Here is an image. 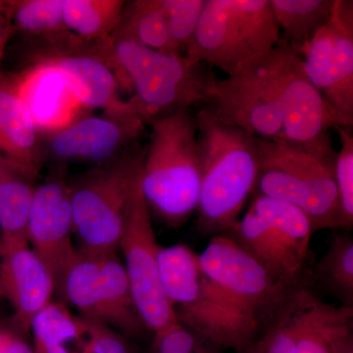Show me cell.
<instances>
[{
    "mask_svg": "<svg viewBox=\"0 0 353 353\" xmlns=\"http://www.w3.org/2000/svg\"><path fill=\"white\" fill-rule=\"evenodd\" d=\"M162 285L176 321L216 348L252 352L263 324L202 270L187 245L160 246Z\"/></svg>",
    "mask_w": 353,
    "mask_h": 353,
    "instance_id": "6da1fadb",
    "label": "cell"
},
{
    "mask_svg": "<svg viewBox=\"0 0 353 353\" xmlns=\"http://www.w3.org/2000/svg\"><path fill=\"white\" fill-rule=\"evenodd\" d=\"M201 187L197 228L204 234H222L240 219L254 192L259 168V139L219 119L209 109L196 111Z\"/></svg>",
    "mask_w": 353,
    "mask_h": 353,
    "instance_id": "7a4b0ae2",
    "label": "cell"
},
{
    "mask_svg": "<svg viewBox=\"0 0 353 353\" xmlns=\"http://www.w3.org/2000/svg\"><path fill=\"white\" fill-rule=\"evenodd\" d=\"M148 121L152 134L143 155L141 190L150 213L167 226H182L197 211L201 194L196 113L178 109Z\"/></svg>",
    "mask_w": 353,
    "mask_h": 353,
    "instance_id": "3957f363",
    "label": "cell"
},
{
    "mask_svg": "<svg viewBox=\"0 0 353 353\" xmlns=\"http://www.w3.org/2000/svg\"><path fill=\"white\" fill-rule=\"evenodd\" d=\"M97 57L113 70L120 87L134 90L143 119L201 108L216 76L208 65L152 50L129 39L110 37L97 43Z\"/></svg>",
    "mask_w": 353,
    "mask_h": 353,
    "instance_id": "277c9868",
    "label": "cell"
},
{
    "mask_svg": "<svg viewBox=\"0 0 353 353\" xmlns=\"http://www.w3.org/2000/svg\"><path fill=\"white\" fill-rule=\"evenodd\" d=\"M145 152L134 145L81 176L71 190L73 233L79 252L117 254L128 210L141 181Z\"/></svg>",
    "mask_w": 353,
    "mask_h": 353,
    "instance_id": "5b68a950",
    "label": "cell"
},
{
    "mask_svg": "<svg viewBox=\"0 0 353 353\" xmlns=\"http://www.w3.org/2000/svg\"><path fill=\"white\" fill-rule=\"evenodd\" d=\"M280 41L270 0H205L185 57L229 76Z\"/></svg>",
    "mask_w": 353,
    "mask_h": 353,
    "instance_id": "8992f818",
    "label": "cell"
},
{
    "mask_svg": "<svg viewBox=\"0 0 353 353\" xmlns=\"http://www.w3.org/2000/svg\"><path fill=\"white\" fill-rule=\"evenodd\" d=\"M259 152L257 194L294 204L308 216L314 232L338 229L336 157H320L283 141L261 139Z\"/></svg>",
    "mask_w": 353,
    "mask_h": 353,
    "instance_id": "52a82bcc",
    "label": "cell"
},
{
    "mask_svg": "<svg viewBox=\"0 0 353 353\" xmlns=\"http://www.w3.org/2000/svg\"><path fill=\"white\" fill-rule=\"evenodd\" d=\"M252 353H353V307L294 285L265 323Z\"/></svg>",
    "mask_w": 353,
    "mask_h": 353,
    "instance_id": "ba28073f",
    "label": "cell"
},
{
    "mask_svg": "<svg viewBox=\"0 0 353 353\" xmlns=\"http://www.w3.org/2000/svg\"><path fill=\"white\" fill-rule=\"evenodd\" d=\"M259 59L284 114L281 141L317 157H336L329 131L350 127L310 82L303 57L281 39Z\"/></svg>",
    "mask_w": 353,
    "mask_h": 353,
    "instance_id": "9c48e42d",
    "label": "cell"
},
{
    "mask_svg": "<svg viewBox=\"0 0 353 353\" xmlns=\"http://www.w3.org/2000/svg\"><path fill=\"white\" fill-rule=\"evenodd\" d=\"M314 233L308 216L294 204L256 194L245 214L225 234L276 277L299 283Z\"/></svg>",
    "mask_w": 353,
    "mask_h": 353,
    "instance_id": "30bf717a",
    "label": "cell"
},
{
    "mask_svg": "<svg viewBox=\"0 0 353 353\" xmlns=\"http://www.w3.org/2000/svg\"><path fill=\"white\" fill-rule=\"evenodd\" d=\"M58 292L81 317L103 323L121 334L139 336L146 330L118 253L90 256L78 250Z\"/></svg>",
    "mask_w": 353,
    "mask_h": 353,
    "instance_id": "8fae6325",
    "label": "cell"
},
{
    "mask_svg": "<svg viewBox=\"0 0 353 353\" xmlns=\"http://www.w3.org/2000/svg\"><path fill=\"white\" fill-rule=\"evenodd\" d=\"M159 248L141 181L128 210L119 250L139 315L146 330L154 334L176 321L160 278Z\"/></svg>",
    "mask_w": 353,
    "mask_h": 353,
    "instance_id": "7c38bea8",
    "label": "cell"
},
{
    "mask_svg": "<svg viewBox=\"0 0 353 353\" xmlns=\"http://www.w3.org/2000/svg\"><path fill=\"white\" fill-rule=\"evenodd\" d=\"M201 108L256 138L282 141L284 114L259 57L226 78L215 76Z\"/></svg>",
    "mask_w": 353,
    "mask_h": 353,
    "instance_id": "4fadbf2b",
    "label": "cell"
},
{
    "mask_svg": "<svg viewBox=\"0 0 353 353\" xmlns=\"http://www.w3.org/2000/svg\"><path fill=\"white\" fill-rule=\"evenodd\" d=\"M202 270L221 289L266 323L290 290L299 283L276 277L227 234L211 236L197 254Z\"/></svg>",
    "mask_w": 353,
    "mask_h": 353,
    "instance_id": "5bb4252c",
    "label": "cell"
},
{
    "mask_svg": "<svg viewBox=\"0 0 353 353\" xmlns=\"http://www.w3.org/2000/svg\"><path fill=\"white\" fill-rule=\"evenodd\" d=\"M304 69L347 127L353 125V1L336 0L329 22L304 52Z\"/></svg>",
    "mask_w": 353,
    "mask_h": 353,
    "instance_id": "9a60e30c",
    "label": "cell"
},
{
    "mask_svg": "<svg viewBox=\"0 0 353 353\" xmlns=\"http://www.w3.org/2000/svg\"><path fill=\"white\" fill-rule=\"evenodd\" d=\"M71 190L62 176L36 187L30 208L27 239L50 272L58 292L67 269L78 254L73 245Z\"/></svg>",
    "mask_w": 353,
    "mask_h": 353,
    "instance_id": "2e32d148",
    "label": "cell"
},
{
    "mask_svg": "<svg viewBox=\"0 0 353 353\" xmlns=\"http://www.w3.org/2000/svg\"><path fill=\"white\" fill-rule=\"evenodd\" d=\"M143 117H90L50 132L46 152L59 161L102 165L112 161L134 145L143 129Z\"/></svg>",
    "mask_w": 353,
    "mask_h": 353,
    "instance_id": "e0dca14e",
    "label": "cell"
},
{
    "mask_svg": "<svg viewBox=\"0 0 353 353\" xmlns=\"http://www.w3.org/2000/svg\"><path fill=\"white\" fill-rule=\"evenodd\" d=\"M0 297L10 303L14 320L28 331L32 318L51 303L54 281L28 243L0 245Z\"/></svg>",
    "mask_w": 353,
    "mask_h": 353,
    "instance_id": "ac0fdd59",
    "label": "cell"
},
{
    "mask_svg": "<svg viewBox=\"0 0 353 353\" xmlns=\"http://www.w3.org/2000/svg\"><path fill=\"white\" fill-rule=\"evenodd\" d=\"M43 62L57 70L77 103L101 109L108 117H143L134 101L121 99L117 77L101 58L94 54H64Z\"/></svg>",
    "mask_w": 353,
    "mask_h": 353,
    "instance_id": "d6986e66",
    "label": "cell"
},
{
    "mask_svg": "<svg viewBox=\"0 0 353 353\" xmlns=\"http://www.w3.org/2000/svg\"><path fill=\"white\" fill-rule=\"evenodd\" d=\"M0 153L32 180L41 168L39 131L18 94V77L0 72Z\"/></svg>",
    "mask_w": 353,
    "mask_h": 353,
    "instance_id": "ffe728a7",
    "label": "cell"
},
{
    "mask_svg": "<svg viewBox=\"0 0 353 353\" xmlns=\"http://www.w3.org/2000/svg\"><path fill=\"white\" fill-rule=\"evenodd\" d=\"M18 94L39 132L57 131L71 119L72 104L76 101L61 76L46 62L18 75Z\"/></svg>",
    "mask_w": 353,
    "mask_h": 353,
    "instance_id": "44dd1931",
    "label": "cell"
},
{
    "mask_svg": "<svg viewBox=\"0 0 353 353\" xmlns=\"http://www.w3.org/2000/svg\"><path fill=\"white\" fill-rule=\"evenodd\" d=\"M34 182L0 153V245H29L27 225Z\"/></svg>",
    "mask_w": 353,
    "mask_h": 353,
    "instance_id": "7402d4cb",
    "label": "cell"
},
{
    "mask_svg": "<svg viewBox=\"0 0 353 353\" xmlns=\"http://www.w3.org/2000/svg\"><path fill=\"white\" fill-rule=\"evenodd\" d=\"M336 0H270L281 39L303 57L316 34L329 22Z\"/></svg>",
    "mask_w": 353,
    "mask_h": 353,
    "instance_id": "603a6c76",
    "label": "cell"
},
{
    "mask_svg": "<svg viewBox=\"0 0 353 353\" xmlns=\"http://www.w3.org/2000/svg\"><path fill=\"white\" fill-rule=\"evenodd\" d=\"M30 330L34 353H79L87 333L83 317L73 315L64 304L50 303L32 318Z\"/></svg>",
    "mask_w": 353,
    "mask_h": 353,
    "instance_id": "cb8c5ba5",
    "label": "cell"
},
{
    "mask_svg": "<svg viewBox=\"0 0 353 353\" xmlns=\"http://www.w3.org/2000/svg\"><path fill=\"white\" fill-rule=\"evenodd\" d=\"M136 41L152 50L171 53L168 16L162 0L126 1L112 36Z\"/></svg>",
    "mask_w": 353,
    "mask_h": 353,
    "instance_id": "d4e9b609",
    "label": "cell"
},
{
    "mask_svg": "<svg viewBox=\"0 0 353 353\" xmlns=\"http://www.w3.org/2000/svg\"><path fill=\"white\" fill-rule=\"evenodd\" d=\"M125 3L122 0H63L65 28L71 36L85 41H108L119 25Z\"/></svg>",
    "mask_w": 353,
    "mask_h": 353,
    "instance_id": "484cf974",
    "label": "cell"
},
{
    "mask_svg": "<svg viewBox=\"0 0 353 353\" xmlns=\"http://www.w3.org/2000/svg\"><path fill=\"white\" fill-rule=\"evenodd\" d=\"M315 277L323 289L341 301V305L353 307V239L336 234L328 250L316 265Z\"/></svg>",
    "mask_w": 353,
    "mask_h": 353,
    "instance_id": "4316f807",
    "label": "cell"
},
{
    "mask_svg": "<svg viewBox=\"0 0 353 353\" xmlns=\"http://www.w3.org/2000/svg\"><path fill=\"white\" fill-rule=\"evenodd\" d=\"M6 3L13 31L41 36L69 34L64 25L63 0H14Z\"/></svg>",
    "mask_w": 353,
    "mask_h": 353,
    "instance_id": "83f0119b",
    "label": "cell"
},
{
    "mask_svg": "<svg viewBox=\"0 0 353 353\" xmlns=\"http://www.w3.org/2000/svg\"><path fill=\"white\" fill-rule=\"evenodd\" d=\"M352 128L336 127L341 150L334 162L339 197L338 229L352 230L353 226V136Z\"/></svg>",
    "mask_w": 353,
    "mask_h": 353,
    "instance_id": "f1b7e54d",
    "label": "cell"
},
{
    "mask_svg": "<svg viewBox=\"0 0 353 353\" xmlns=\"http://www.w3.org/2000/svg\"><path fill=\"white\" fill-rule=\"evenodd\" d=\"M205 0H162L171 37V53L185 57L194 41Z\"/></svg>",
    "mask_w": 353,
    "mask_h": 353,
    "instance_id": "f546056e",
    "label": "cell"
},
{
    "mask_svg": "<svg viewBox=\"0 0 353 353\" xmlns=\"http://www.w3.org/2000/svg\"><path fill=\"white\" fill-rule=\"evenodd\" d=\"M208 345L176 321L154 334L150 353H199Z\"/></svg>",
    "mask_w": 353,
    "mask_h": 353,
    "instance_id": "4dcf8cb0",
    "label": "cell"
},
{
    "mask_svg": "<svg viewBox=\"0 0 353 353\" xmlns=\"http://www.w3.org/2000/svg\"><path fill=\"white\" fill-rule=\"evenodd\" d=\"M0 353H34V348L17 334L0 329Z\"/></svg>",
    "mask_w": 353,
    "mask_h": 353,
    "instance_id": "1f68e13d",
    "label": "cell"
},
{
    "mask_svg": "<svg viewBox=\"0 0 353 353\" xmlns=\"http://www.w3.org/2000/svg\"><path fill=\"white\" fill-rule=\"evenodd\" d=\"M12 32L13 28L10 19H9L8 12H7L6 1L0 0V61L3 57L7 41L10 38Z\"/></svg>",
    "mask_w": 353,
    "mask_h": 353,
    "instance_id": "d6a6232c",
    "label": "cell"
},
{
    "mask_svg": "<svg viewBox=\"0 0 353 353\" xmlns=\"http://www.w3.org/2000/svg\"><path fill=\"white\" fill-rule=\"evenodd\" d=\"M215 347H213V345H206L205 347L203 348V350H201L199 353H215Z\"/></svg>",
    "mask_w": 353,
    "mask_h": 353,
    "instance_id": "836d02e7",
    "label": "cell"
}]
</instances>
